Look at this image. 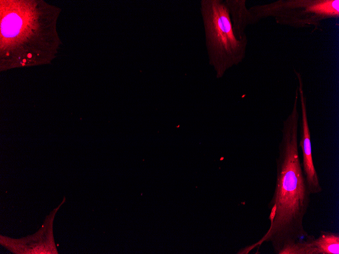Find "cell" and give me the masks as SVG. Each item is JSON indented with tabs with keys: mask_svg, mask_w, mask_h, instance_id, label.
Returning a JSON list of instances; mask_svg holds the SVG:
<instances>
[{
	"mask_svg": "<svg viewBox=\"0 0 339 254\" xmlns=\"http://www.w3.org/2000/svg\"><path fill=\"white\" fill-rule=\"evenodd\" d=\"M298 101L283 121L282 137L276 159V180L274 192L268 203L270 226L256 243L241 250L248 252L262 243L270 242L276 254H281L295 243L306 240L310 234L303 221L310 195L299 155V114Z\"/></svg>",
	"mask_w": 339,
	"mask_h": 254,
	"instance_id": "6da1fadb",
	"label": "cell"
},
{
	"mask_svg": "<svg viewBox=\"0 0 339 254\" xmlns=\"http://www.w3.org/2000/svg\"><path fill=\"white\" fill-rule=\"evenodd\" d=\"M200 12L209 64L220 78L229 68L243 61L248 38H236L225 1L201 0Z\"/></svg>",
	"mask_w": 339,
	"mask_h": 254,
	"instance_id": "7a4b0ae2",
	"label": "cell"
},
{
	"mask_svg": "<svg viewBox=\"0 0 339 254\" xmlns=\"http://www.w3.org/2000/svg\"><path fill=\"white\" fill-rule=\"evenodd\" d=\"M256 23L273 18L276 23L295 28L320 30L322 22L339 17V0H278L249 9Z\"/></svg>",
	"mask_w": 339,
	"mask_h": 254,
	"instance_id": "3957f363",
	"label": "cell"
},
{
	"mask_svg": "<svg viewBox=\"0 0 339 254\" xmlns=\"http://www.w3.org/2000/svg\"><path fill=\"white\" fill-rule=\"evenodd\" d=\"M294 72L298 82L297 88L301 109V118L299 122L300 140L298 147L300 148L302 153V168L310 194H317L322 192V188L313 160L311 133L307 114V98L304 95L301 75L295 69Z\"/></svg>",
	"mask_w": 339,
	"mask_h": 254,
	"instance_id": "277c9868",
	"label": "cell"
},
{
	"mask_svg": "<svg viewBox=\"0 0 339 254\" xmlns=\"http://www.w3.org/2000/svg\"><path fill=\"white\" fill-rule=\"evenodd\" d=\"M230 16L233 30L236 38L247 39L245 30L249 25L256 23L246 6V0H225Z\"/></svg>",
	"mask_w": 339,
	"mask_h": 254,
	"instance_id": "5b68a950",
	"label": "cell"
},
{
	"mask_svg": "<svg viewBox=\"0 0 339 254\" xmlns=\"http://www.w3.org/2000/svg\"><path fill=\"white\" fill-rule=\"evenodd\" d=\"M312 254H339V234L327 231H321L315 238L310 239Z\"/></svg>",
	"mask_w": 339,
	"mask_h": 254,
	"instance_id": "8992f818",
	"label": "cell"
},
{
	"mask_svg": "<svg viewBox=\"0 0 339 254\" xmlns=\"http://www.w3.org/2000/svg\"><path fill=\"white\" fill-rule=\"evenodd\" d=\"M21 25V20L16 15H10L5 17L2 24V31L8 37H13L18 32Z\"/></svg>",
	"mask_w": 339,
	"mask_h": 254,
	"instance_id": "52a82bcc",
	"label": "cell"
},
{
	"mask_svg": "<svg viewBox=\"0 0 339 254\" xmlns=\"http://www.w3.org/2000/svg\"><path fill=\"white\" fill-rule=\"evenodd\" d=\"M31 56H32V55L30 53H29V54H27V57L28 58H31Z\"/></svg>",
	"mask_w": 339,
	"mask_h": 254,
	"instance_id": "ba28073f",
	"label": "cell"
},
{
	"mask_svg": "<svg viewBox=\"0 0 339 254\" xmlns=\"http://www.w3.org/2000/svg\"><path fill=\"white\" fill-rule=\"evenodd\" d=\"M26 61V59H24L23 60V63L25 62Z\"/></svg>",
	"mask_w": 339,
	"mask_h": 254,
	"instance_id": "9c48e42d",
	"label": "cell"
},
{
	"mask_svg": "<svg viewBox=\"0 0 339 254\" xmlns=\"http://www.w3.org/2000/svg\"><path fill=\"white\" fill-rule=\"evenodd\" d=\"M22 65L23 66L24 65H25L24 63H22Z\"/></svg>",
	"mask_w": 339,
	"mask_h": 254,
	"instance_id": "30bf717a",
	"label": "cell"
},
{
	"mask_svg": "<svg viewBox=\"0 0 339 254\" xmlns=\"http://www.w3.org/2000/svg\"><path fill=\"white\" fill-rule=\"evenodd\" d=\"M7 55L8 56L9 55V53H7Z\"/></svg>",
	"mask_w": 339,
	"mask_h": 254,
	"instance_id": "8fae6325",
	"label": "cell"
}]
</instances>
